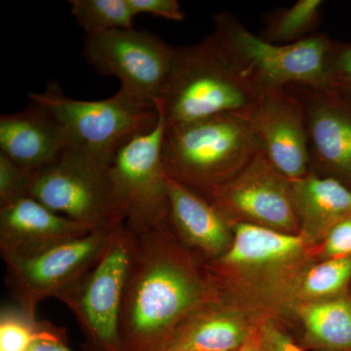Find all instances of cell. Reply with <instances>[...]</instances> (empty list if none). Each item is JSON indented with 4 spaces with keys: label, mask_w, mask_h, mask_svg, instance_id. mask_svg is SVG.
Instances as JSON below:
<instances>
[{
    "label": "cell",
    "mask_w": 351,
    "mask_h": 351,
    "mask_svg": "<svg viewBox=\"0 0 351 351\" xmlns=\"http://www.w3.org/2000/svg\"><path fill=\"white\" fill-rule=\"evenodd\" d=\"M160 351H172V350H160Z\"/></svg>",
    "instance_id": "1f68e13d"
},
{
    "label": "cell",
    "mask_w": 351,
    "mask_h": 351,
    "mask_svg": "<svg viewBox=\"0 0 351 351\" xmlns=\"http://www.w3.org/2000/svg\"><path fill=\"white\" fill-rule=\"evenodd\" d=\"M71 12L86 36L133 29L129 0H71Z\"/></svg>",
    "instance_id": "7402d4cb"
},
{
    "label": "cell",
    "mask_w": 351,
    "mask_h": 351,
    "mask_svg": "<svg viewBox=\"0 0 351 351\" xmlns=\"http://www.w3.org/2000/svg\"><path fill=\"white\" fill-rule=\"evenodd\" d=\"M304 108L311 164L351 184V104L329 90L292 86Z\"/></svg>",
    "instance_id": "4fadbf2b"
},
{
    "label": "cell",
    "mask_w": 351,
    "mask_h": 351,
    "mask_svg": "<svg viewBox=\"0 0 351 351\" xmlns=\"http://www.w3.org/2000/svg\"><path fill=\"white\" fill-rule=\"evenodd\" d=\"M207 304L196 309L176 330L163 350L172 351H237L247 334L234 314Z\"/></svg>",
    "instance_id": "ac0fdd59"
},
{
    "label": "cell",
    "mask_w": 351,
    "mask_h": 351,
    "mask_svg": "<svg viewBox=\"0 0 351 351\" xmlns=\"http://www.w3.org/2000/svg\"><path fill=\"white\" fill-rule=\"evenodd\" d=\"M261 152L291 182L309 173L308 141L304 108L294 88L261 95L245 117Z\"/></svg>",
    "instance_id": "7c38bea8"
},
{
    "label": "cell",
    "mask_w": 351,
    "mask_h": 351,
    "mask_svg": "<svg viewBox=\"0 0 351 351\" xmlns=\"http://www.w3.org/2000/svg\"><path fill=\"white\" fill-rule=\"evenodd\" d=\"M127 226L133 253L119 318L121 351H160L191 313L211 301V289L169 219Z\"/></svg>",
    "instance_id": "6da1fadb"
},
{
    "label": "cell",
    "mask_w": 351,
    "mask_h": 351,
    "mask_svg": "<svg viewBox=\"0 0 351 351\" xmlns=\"http://www.w3.org/2000/svg\"><path fill=\"white\" fill-rule=\"evenodd\" d=\"M309 336L332 350H351V304L346 300L316 302L302 308Z\"/></svg>",
    "instance_id": "ffe728a7"
},
{
    "label": "cell",
    "mask_w": 351,
    "mask_h": 351,
    "mask_svg": "<svg viewBox=\"0 0 351 351\" xmlns=\"http://www.w3.org/2000/svg\"><path fill=\"white\" fill-rule=\"evenodd\" d=\"M112 163L71 147L32 174L29 197L91 230L114 228L125 221L112 175Z\"/></svg>",
    "instance_id": "8992f818"
},
{
    "label": "cell",
    "mask_w": 351,
    "mask_h": 351,
    "mask_svg": "<svg viewBox=\"0 0 351 351\" xmlns=\"http://www.w3.org/2000/svg\"><path fill=\"white\" fill-rule=\"evenodd\" d=\"M322 0H299L272 14L262 38L276 44H292L313 36L321 16Z\"/></svg>",
    "instance_id": "44dd1931"
},
{
    "label": "cell",
    "mask_w": 351,
    "mask_h": 351,
    "mask_svg": "<svg viewBox=\"0 0 351 351\" xmlns=\"http://www.w3.org/2000/svg\"><path fill=\"white\" fill-rule=\"evenodd\" d=\"M304 237L253 223H239L230 248L219 258L226 267H265L285 262L302 251Z\"/></svg>",
    "instance_id": "d6986e66"
},
{
    "label": "cell",
    "mask_w": 351,
    "mask_h": 351,
    "mask_svg": "<svg viewBox=\"0 0 351 351\" xmlns=\"http://www.w3.org/2000/svg\"><path fill=\"white\" fill-rule=\"evenodd\" d=\"M132 253L133 235L124 221L94 267L56 297L77 321L85 351H121L119 318Z\"/></svg>",
    "instance_id": "52a82bcc"
},
{
    "label": "cell",
    "mask_w": 351,
    "mask_h": 351,
    "mask_svg": "<svg viewBox=\"0 0 351 351\" xmlns=\"http://www.w3.org/2000/svg\"><path fill=\"white\" fill-rule=\"evenodd\" d=\"M43 322L32 317L19 306H5L0 311V351H27L38 339Z\"/></svg>",
    "instance_id": "603a6c76"
},
{
    "label": "cell",
    "mask_w": 351,
    "mask_h": 351,
    "mask_svg": "<svg viewBox=\"0 0 351 351\" xmlns=\"http://www.w3.org/2000/svg\"><path fill=\"white\" fill-rule=\"evenodd\" d=\"M261 152L248 120L232 113L168 124L162 162L169 179L209 197Z\"/></svg>",
    "instance_id": "7a4b0ae2"
},
{
    "label": "cell",
    "mask_w": 351,
    "mask_h": 351,
    "mask_svg": "<svg viewBox=\"0 0 351 351\" xmlns=\"http://www.w3.org/2000/svg\"><path fill=\"white\" fill-rule=\"evenodd\" d=\"M71 147L62 124L32 101L23 112L0 117V154L25 169H43Z\"/></svg>",
    "instance_id": "9a60e30c"
},
{
    "label": "cell",
    "mask_w": 351,
    "mask_h": 351,
    "mask_svg": "<svg viewBox=\"0 0 351 351\" xmlns=\"http://www.w3.org/2000/svg\"><path fill=\"white\" fill-rule=\"evenodd\" d=\"M114 228L93 230L36 257L6 263L4 282L17 306L36 318L41 302L56 298L94 267Z\"/></svg>",
    "instance_id": "30bf717a"
},
{
    "label": "cell",
    "mask_w": 351,
    "mask_h": 351,
    "mask_svg": "<svg viewBox=\"0 0 351 351\" xmlns=\"http://www.w3.org/2000/svg\"><path fill=\"white\" fill-rule=\"evenodd\" d=\"M175 48L147 31L114 29L86 36L83 56L97 73L114 76L120 89L156 104L167 84Z\"/></svg>",
    "instance_id": "ba28073f"
},
{
    "label": "cell",
    "mask_w": 351,
    "mask_h": 351,
    "mask_svg": "<svg viewBox=\"0 0 351 351\" xmlns=\"http://www.w3.org/2000/svg\"><path fill=\"white\" fill-rule=\"evenodd\" d=\"M263 351H304L287 335L267 323L260 332Z\"/></svg>",
    "instance_id": "f546056e"
},
{
    "label": "cell",
    "mask_w": 351,
    "mask_h": 351,
    "mask_svg": "<svg viewBox=\"0 0 351 351\" xmlns=\"http://www.w3.org/2000/svg\"><path fill=\"white\" fill-rule=\"evenodd\" d=\"M300 226L308 239L326 237L339 221L351 217V189L338 179L313 173L291 182Z\"/></svg>",
    "instance_id": "e0dca14e"
},
{
    "label": "cell",
    "mask_w": 351,
    "mask_h": 351,
    "mask_svg": "<svg viewBox=\"0 0 351 351\" xmlns=\"http://www.w3.org/2000/svg\"><path fill=\"white\" fill-rule=\"evenodd\" d=\"M261 95L225 56L213 36L175 48L162 101L168 124L232 113L246 117Z\"/></svg>",
    "instance_id": "277c9868"
},
{
    "label": "cell",
    "mask_w": 351,
    "mask_h": 351,
    "mask_svg": "<svg viewBox=\"0 0 351 351\" xmlns=\"http://www.w3.org/2000/svg\"><path fill=\"white\" fill-rule=\"evenodd\" d=\"M156 105V127L122 145L110 165L113 186L127 226L149 225L168 218L167 176L162 162L167 119L160 99Z\"/></svg>",
    "instance_id": "9c48e42d"
},
{
    "label": "cell",
    "mask_w": 351,
    "mask_h": 351,
    "mask_svg": "<svg viewBox=\"0 0 351 351\" xmlns=\"http://www.w3.org/2000/svg\"><path fill=\"white\" fill-rule=\"evenodd\" d=\"M207 200L226 219L233 214L253 223L290 233L300 226L290 180L262 152L230 181L214 191Z\"/></svg>",
    "instance_id": "8fae6325"
},
{
    "label": "cell",
    "mask_w": 351,
    "mask_h": 351,
    "mask_svg": "<svg viewBox=\"0 0 351 351\" xmlns=\"http://www.w3.org/2000/svg\"><path fill=\"white\" fill-rule=\"evenodd\" d=\"M350 280L351 257L330 258L307 272L302 291L308 297H326L338 293Z\"/></svg>",
    "instance_id": "cb8c5ba5"
},
{
    "label": "cell",
    "mask_w": 351,
    "mask_h": 351,
    "mask_svg": "<svg viewBox=\"0 0 351 351\" xmlns=\"http://www.w3.org/2000/svg\"><path fill=\"white\" fill-rule=\"evenodd\" d=\"M237 351H263L260 332H255L247 337L246 341Z\"/></svg>",
    "instance_id": "4dcf8cb0"
},
{
    "label": "cell",
    "mask_w": 351,
    "mask_h": 351,
    "mask_svg": "<svg viewBox=\"0 0 351 351\" xmlns=\"http://www.w3.org/2000/svg\"><path fill=\"white\" fill-rule=\"evenodd\" d=\"M325 254L331 258H350L351 217L335 225L326 235Z\"/></svg>",
    "instance_id": "83f0119b"
},
{
    "label": "cell",
    "mask_w": 351,
    "mask_h": 351,
    "mask_svg": "<svg viewBox=\"0 0 351 351\" xmlns=\"http://www.w3.org/2000/svg\"><path fill=\"white\" fill-rule=\"evenodd\" d=\"M27 351H73L69 346L66 330L43 321L38 339Z\"/></svg>",
    "instance_id": "f1b7e54d"
},
{
    "label": "cell",
    "mask_w": 351,
    "mask_h": 351,
    "mask_svg": "<svg viewBox=\"0 0 351 351\" xmlns=\"http://www.w3.org/2000/svg\"><path fill=\"white\" fill-rule=\"evenodd\" d=\"M91 232L29 196L0 207V252L5 263L36 257Z\"/></svg>",
    "instance_id": "5bb4252c"
},
{
    "label": "cell",
    "mask_w": 351,
    "mask_h": 351,
    "mask_svg": "<svg viewBox=\"0 0 351 351\" xmlns=\"http://www.w3.org/2000/svg\"><path fill=\"white\" fill-rule=\"evenodd\" d=\"M29 98L62 124L73 147L108 163L122 145L152 131L158 120L156 104L122 89L106 100L78 101L66 97L57 82H50L43 93H31Z\"/></svg>",
    "instance_id": "5b68a950"
},
{
    "label": "cell",
    "mask_w": 351,
    "mask_h": 351,
    "mask_svg": "<svg viewBox=\"0 0 351 351\" xmlns=\"http://www.w3.org/2000/svg\"><path fill=\"white\" fill-rule=\"evenodd\" d=\"M32 171L0 154V207L29 197Z\"/></svg>",
    "instance_id": "d4e9b609"
},
{
    "label": "cell",
    "mask_w": 351,
    "mask_h": 351,
    "mask_svg": "<svg viewBox=\"0 0 351 351\" xmlns=\"http://www.w3.org/2000/svg\"><path fill=\"white\" fill-rule=\"evenodd\" d=\"M325 90L351 104V44H332Z\"/></svg>",
    "instance_id": "484cf974"
},
{
    "label": "cell",
    "mask_w": 351,
    "mask_h": 351,
    "mask_svg": "<svg viewBox=\"0 0 351 351\" xmlns=\"http://www.w3.org/2000/svg\"><path fill=\"white\" fill-rule=\"evenodd\" d=\"M168 219L191 250L221 258L232 243L228 219L206 198L167 178Z\"/></svg>",
    "instance_id": "2e32d148"
},
{
    "label": "cell",
    "mask_w": 351,
    "mask_h": 351,
    "mask_svg": "<svg viewBox=\"0 0 351 351\" xmlns=\"http://www.w3.org/2000/svg\"><path fill=\"white\" fill-rule=\"evenodd\" d=\"M214 22L217 45L258 93L292 86L326 89L334 43L325 34L276 44L252 34L232 14H218Z\"/></svg>",
    "instance_id": "3957f363"
},
{
    "label": "cell",
    "mask_w": 351,
    "mask_h": 351,
    "mask_svg": "<svg viewBox=\"0 0 351 351\" xmlns=\"http://www.w3.org/2000/svg\"><path fill=\"white\" fill-rule=\"evenodd\" d=\"M136 16L149 14L174 22H182L184 13L177 0H129Z\"/></svg>",
    "instance_id": "4316f807"
}]
</instances>
